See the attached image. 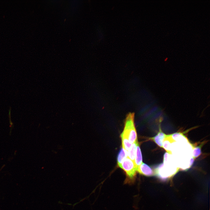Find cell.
Here are the masks:
<instances>
[{
    "label": "cell",
    "instance_id": "cell-1",
    "mask_svg": "<svg viewBox=\"0 0 210 210\" xmlns=\"http://www.w3.org/2000/svg\"><path fill=\"white\" fill-rule=\"evenodd\" d=\"M179 170L173 156L167 153H164L163 162L155 167L154 174L164 180L172 177Z\"/></svg>",
    "mask_w": 210,
    "mask_h": 210
},
{
    "label": "cell",
    "instance_id": "cell-2",
    "mask_svg": "<svg viewBox=\"0 0 210 210\" xmlns=\"http://www.w3.org/2000/svg\"><path fill=\"white\" fill-rule=\"evenodd\" d=\"M134 119V113H129L127 115L125 120L124 130L121 134V135L126 138L132 144L137 141Z\"/></svg>",
    "mask_w": 210,
    "mask_h": 210
},
{
    "label": "cell",
    "instance_id": "cell-3",
    "mask_svg": "<svg viewBox=\"0 0 210 210\" xmlns=\"http://www.w3.org/2000/svg\"><path fill=\"white\" fill-rule=\"evenodd\" d=\"M119 167L125 173L126 181L133 182L135 178L137 172V168L134 162L127 157L123 160Z\"/></svg>",
    "mask_w": 210,
    "mask_h": 210
},
{
    "label": "cell",
    "instance_id": "cell-4",
    "mask_svg": "<svg viewBox=\"0 0 210 210\" xmlns=\"http://www.w3.org/2000/svg\"><path fill=\"white\" fill-rule=\"evenodd\" d=\"M137 171L140 174L146 176H151L154 174V172L151 168L143 162L138 167Z\"/></svg>",
    "mask_w": 210,
    "mask_h": 210
},
{
    "label": "cell",
    "instance_id": "cell-5",
    "mask_svg": "<svg viewBox=\"0 0 210 210\" xmlns=\"http://www.w3.org/2000/svg\"><path fill=\"white\" fill-rule=\"evenodd\" d=\"M166 135L163 133L161 128L159 129V131L155 136L151 138L150 139L153 140L158 146L162 148V144L164 139L167 137Z\"/></svg>",
    "mask_w": 210,
    "mask_h": 210
},
{
    "label": "cell",
    "instance_id": "cell-6",
    "mask_svg": "<svg viewBox=\"0 0 210 210\" xmlns=\"http://www.w3.org/2000/svg\"><path fill=\"white\" fill-rule=\"evenodd\" d=\"M171 137L174 141L187 143L189 142L187 137L181 132L175 133L170 134Z\"/></svg>",
    "mask_w": 210,
    "mask_h": 210
},
{
    "label": "cell",
    "instance_id": "cell-7",
    "mask_svg": "<svg viewBox=\"0 0 210 210\" xmlns=\"http://www.w3.org/2000/svg\"><path fill=\"white\" fill-rule=\"evenodd\" d=\"M174 142V141L172 139L170 134L167 135L163 143L162 148L170 154H172L170 150L171 145Z\"/></svg>",
    "mask_w": 210,
    "mask_h": 210
},
{
    "label": "cell",
    "instance_id": "cell-8",
    "mask_svg": "<svg viewBox=\"0 0 210 210\" xmlns=\"http://www.w3.org/2000/svg\"><path fill=\"white\" fill-rule=\"evenodd\" d=\"M134 162L137 169L142 163V154L139 145L138 143L136 146V153Z\"/></svg>",
    "mask_w": 210,
    "mask_h": 210
},
{
    "label": "cell",
    "instance_id": "cell-9",
    "mask_svg": "<svg viewBox=\"0 0 210 210\" xmlns=\"http://www.w3.org/2000/svg\"><path fill=\"white\" fill-rule=\"evenodd\" d=\"M137 141L132 145L130 150L127 152L128 157L134 162L136 153V146L138 144Z\"/></svg>",
    "mask_w": 210,
    "mask_h": 210
},
{
    "label": "cell",
    "instance_id": "cell-10",
    "mask_svg": "<svg viewBox=\"0 0 210 210\" xmlns=\"http://www.w3.org/2000/svg\"><path fill=\"white\" fill-rule=\"evenodd\" d=\"M127 157V152L123 147L120 150L117 157V164L119 166L123 160Z\"/></svg>",
    "mask_w": 210,
    "mask_h": 210
},
{
    "label": "cell",
    "instance_id": "cell-11",
    "mask_svg": "<svg viewBox=\"0 0 210 210\" xmlns=\"http://www.w3.org/2000/svg\"><path fill=\"white\" fill-rule=\"evenodd\" d=\"M203 144L195 146L192 144V156L194 159L198 157L201 154V148Z\"/></svg>",
    "mask_w": 210,
    "mask_h": 210
},
{
    "label": "cell",
    "instance_id": "cell-12",
    "mask_svg": "<svg viewBox=\"0 0 210 210\" xmlns=\"http://www.w3.org/2000/svg\"><path fill=\"white\" fill-rule=\"evenodd\" d=\"M120 136L122 139L123 148L127 152L131 148L132 144L126 138L121 135Z\"/></svg>",
    "mask_w": 210,
    "mask_h": 210
}]
</instances>
